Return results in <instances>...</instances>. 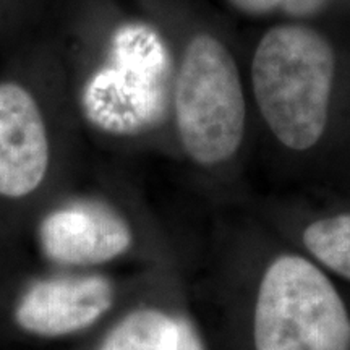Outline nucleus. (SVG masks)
Segmentation results:
<instances>
[{
    "label": "nucleus",
    "mask_w": 350,
    "mask_h": 350,
    "mask_svg": "<svg viewBox=\"0 0 350 350\" xmlns=\"http://www.w3.org/2000/svg\"><path fill=\"white\" fill-rule=\"evenodd\" d=\"M304 243L323 265L350 281V214L312 222L304 232Z\"/></svg>",
    "instance_id": "nucleus-8"
},
{
    "label": "nucleus",
    "mask_w": 350,
    "mask_h": 350,
    "mask_svg": "<svg viewBox=\"0 0 350 350\" xmlns=\"http://www.w3.org/2000/svg\"><path fill=\"white\" fill-rule=\"evenodd\" d=\"M229 2L240 12L250 15L281 12L291 16H310L321 10L327 0H229Z\"/></svg>",
    "instance_id": "nucleus-9"
},
{
    "label": "nucleus",
    "mask_w": 350,
    "mask_h": 350,
    "mask_svg": "<svg viewBox=\"0 0 350 350\" xmlns=\"http://www.w3.org/2000/svg\"><path fill=\"white\" fill-rule=\"evenodd\" d=\"M177 350H204L200 338L196 336L193 326L185 321V319H178Z\"/></svg>",
    "instance_id": "nucleus-10"
},
{
    "label": "nucleus",
    "mask_w": 350,
    "mask_h": 350,
    "mask_svg": "<svg viewBox=\"0 0 350 350\" xmlns=\"http://www.w3.org/2000/svg\"><path fill=\"white\" fill-rule=\"evenodd\" d=\"M253 336L256 350H350V317L313 262L286 255L262 275Z\"/></svg>",
    "instance_id": "nucleus-2"
},
{
    "label": "nucleus",
    "mask_w": 350,
    "mask_h": 350,
    "mask_svg": "<svg viewBox=\"0 0 350 350\" xmlns=\"http://www.w3.org/2000/svg\"><path fill=\"white\" fill-rule=\"evenodd\" d=\"M336 57L327 39L312 28L269 29L252 64L253 91L262 119L284 146L305 151L325 133Z\"/></svg>",
    "instance_id": "nucleus-1"
},
{
    "label": "nucleus",
    "mask_w": 350,
    "mask_h": 350,
    "mask_svg": "<svg viewBox=\"0 0 350 350\" xmlns=\"http://www.w3.org/2000/svg\"><path fill=\"white\" fill-rule=\"evenodd\" d=\"M112 286L100 275L39 281L16 305L15 319L39 336H65L91 326L111 308Z\"/></svg>",
    "instance_id": "nucleus-6"
},
{
    "label": "nucleus",
    "mask_w": 350,
    "mask_h": 350,
    "mask_svg": "<svg viewBox=\"0 0 350 350\" xmlns=\"http://www.w3.org/2000/svg\"><path fill=\"white\" fill-rule=\"evenodd\" d=\"M49 165L46 125L33 96L0 85V195L21 198L41 185Z\"/></svg>",
    "instance_id": "nucleus-4"
},
{
    "label": "nucleus",
    "mask_w": 350,
    "mask_h": 350,
    "mask_svg": "<svg viewBox=\"0 0 350 350\" xmlns=\"http://www.w3.org/2000/svg\"><path fill=\"white\" fill-rule=\"evenodd\" d=\"M175 113L183 148L196 163H224L245 133L243 88L234 57L216 38L188 44L175 88Z\"/></svg>",
    "instance_id": "nucleus-3"
},
{
    "label": "nucleus",
    "mask_w": 350,
    "mask_h": 350,
    "mask_svg": "<svg viewBox=\"0 0 350 350\" xmlns=\"http://www.w3.org/2000/svg\"><path fill=\"white\" fill-rule=\"evenodd\" d=\"M42 250L62 265H98L129 250L131 232L116 211L80 201L52 211L39 227Z\"/></svg>",
    "instance_id": "nucleus-5"
},
{
    "label": "nucleus",
    "mask_w": 350,
    "mask_h": 350,
    "mask_svg": "<svg viewBox=\"0 0 350 350\" xmlns=\"http://www.w3.org/2000/svg\"><path fill=\"white\" fill-rule=\"evenodd\" d=\"M178 319L157 310H138L111 331L99 350H177Z\"/></svg>",
    "instance_id": "nucleus-7"
}]
</instances>
